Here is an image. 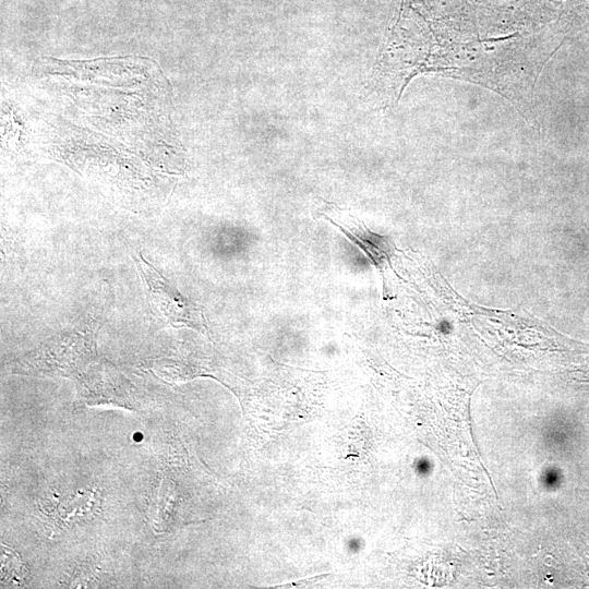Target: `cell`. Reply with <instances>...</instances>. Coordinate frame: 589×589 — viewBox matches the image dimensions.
I'll list each match as a JSON object with an SVG mask.
<instances>
[{
	"mask_svg": "<svg viewBox=\"0 0 589 589\" xmlns=\"http://www.w3.org/2000/svg\"><path fill=\"white\" fill-rule=\"evenodd\" d=\"M94 322L62 332L25 353L13 364V372L37 376L74 378L97 359Z\"/></svg>",
	"mask_w": 589,
	"mask_h": 589,
	"instance_id": "6da1fadb",
	"label": "cell"
},
{
	"mask_svg": "<svg viewBox=\"0 0 589 589\" xmlns=\"http://www.w3.org/2000/svg\"><path fill=\"white\" fill-rule=\"evenodd\" d=\"M146 283L147 298L153 313L173 327H190L204 332L205 322L199 306L182 296L177 288L142 254L133 255Z\"/></svg>",
	"mask_w": 589,
	"mask_h": 589,
	"instance_id": "7a4b0ae2",
	"label": "cell"
},
{
	"mask_svg": "<svg viewBox=\"0 0 589 589\" xmlns=\"http://www.w3.org/2000/svg\"><path fill=\"white\" fill-rule=\"evenodd\" d=\"M324 202V201H323ZM318 215L338 227L354 243L371 263L378 269L389 261L393 244L387 238L372 232L361 220L335 204L324 202L318 207Z\"/></svg>",
	"mask_w": 589,
	"mask_h": 589,
	"instance_id": "3957f363",
	"label": "cell"
},
{
	"mask_svg": "<svg viewBox=\"0 0 589 589\" xmlns=\"http://www.w3.org/2000/svg\"><path fill=\"white\" fill-rule=\"evenodd\" d=\"M2 579L11 584H21L24 578L23 562L14 551L1 544Z\"/></svg>",
	"mask_w": 589,
	"mask_h": 589,
	"instance_id": "277c9868",
	"label": "cell"
}]
</instances>
